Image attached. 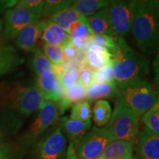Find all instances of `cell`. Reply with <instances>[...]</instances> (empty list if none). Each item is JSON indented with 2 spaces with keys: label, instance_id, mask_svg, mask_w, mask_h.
Returning a JSON list of instances; mask_svg holds the SVG:
<instances>
[{
  "label": "cell",
  "instance_id": "obj_7",
  "mask_svg": "<svg viewBox=\"0 0 159 159\" xmlns=\"http://www.w3.org/2000/svg\"><path fill=\"white\" fill-rule=\"evenodd\" d=\"M136 0H111L108 5L113 36L124 38L130 32Z\"/></svg>",
  "mask_w": 159,
  "mask_h": 159
},
{
  "label": "cell",
  "instance_id": "obj_5",
  "mask_svg": "<svg viewBox=\"0 0 159 159\" xmlns=\"http://www.w3.org/2000/svg\"><path fill=\"white\" fill-rule=\"evenodd\" d=\"M139 116L119 99H116L115 108L105 128L114 139L128 141L136 145L139 134Z\"/></svg>",
  "mask_w": 159,
  "mask_h": 159
},
{
  "label": "cell",
  "instance_id": "obj_23",
  "mask_svg": "<svg viewBox=\"0 0 159 159\" xmlns=\"http://www.w3.org/2000/svg\"><path fill=\"white\" fill-rule=\"evenodd\" d=\"M93 120L96 127L102 128L109 122L112 115L111 106L107 100L100 99L96 101L93 107Z\"/></svg>",
  "mask_w": 159,
  "mask_h": 159
},
{
  "label": "cell",
  "instance_id": "obj_2",
  "mask_svg": "<svg viewBox=\"0 0 159 159\" xmlns=\"http://www.w3.org/2000/svg\"><path fill=\"white\" fill-rule=\"evenodd\" d=\"M45 99L35 83L5 81L0 83V108L21 116H28L41 108Z\"/></svg>",
  "mask_w": 159,
  "mask_h": 159
},
{
  "label": "cell",
  "instance_id": "obj_29",
  "mask_svg": "<svg viewBox=\"0 0 159 159\" xmlns=\"http://www.w3.org/2000/svg\"><path fill=\"white\" fill-rule=\"evenodd\" d=\"M91 117H92V111H91V105L88 101L85 100L73 105L69 118L82 121V122H87L91 120Z\"/></svg>",
  "mask_w": 159,
  "mask_h": 159
},
{
  "label": "cell",
  "instance_id": "obj_3",
  "mask_svg": "<svg viewBox=\"0 0 159 159\" xmlns=\"http://www.w3.org/2000/svg\"><path fill=\"white\" fill-rule=\"evenodd\" d=\"M116 50L112 55L113 77L117 86L142 80L150 72L148 60L134 50L124 38L116 37Z\"/></svg>",
  "mask_w": 159,
  "mask_h": 159
},
{
  "label": "cell",
  "instance_id": "obj_19",
  "mask_svg": "<svg viewBox=\"0 0 159 159\" xmlns=\"http://www.w3.org/2000/svg\"><path fill=\"white\" fill-rule=\"evenodd\" d=\"M86 99V89L77 83L72 87L64 91L63 98L57 103L60 114H64L73 104L83 102Z\"/></svg>",
  "mask_w": 159,
  "mask_h": 159
},
{
  "label": "cell",
  "instance_id": "obj_25",
  "mask_svg": "<svg viewBox=\"0 0 159 159\" xmlns=\"http://www.w3.org/2000/svg\"><path fill=\"white\" fill-rule=\"evenodd\" d=\"M30 66L36 76L43 74L47 71H56V67L52 64L39 47L33 52Z\"/></svg>",
  "mask_w": 159,
  "mask_h": 159
},
{
  "label": "cell",
  "instance_id": "obj_21",
  "mask_svg": "<svg viewBox=\"0 0 159 159\" xmlns=\"http://www.w3.org/2000/svg\"><path fill=\"white\" fill-rule=\"evenodd\" d=\"M82 16H83L71 5L55 12L48 19L52 20L53 22L66 32L71 24L79 20Z\"/></svg>",
  "mask_w": 159,
  "mask_h": 159
},
{
  "label": "cell",
  "instance_id": "obj_17",
  "mask_svg": "<svg viewBox=\"0 0 159 159\" xmlns=\"http://www.w3.org/2000/svg\"><path fill=\"white\" fill-rule=\"evenodd\" d=\"M24 61V57L14 47H5L0 50V77L15 71Z\"/></svg>",
  "mask_w": 159,
  "mask_h": 159
},
{
  "label": "cell",
  "instance_id": "obj_36",
  "mask_svg": "<svg viewBox=\"0 0 159 159\" xmlns=\"http://www.w3.org/2000/svg\"><path fill=\"white\" fill-rule=\"evenodd\" d=\"M62 49H63V55H64L66 59L75 58V56H76L77 54V52H78L72 45L71 44V43L69 45L66 46V47H63V48H62Z\"/></svg>",
  "mask_w": 159,
  "mask_h": 159
},
{
  "label": "cell",
  "instance_id": "obj_35",
  "mask_svg": "<svg viewBox=\"0 0 159 159\" xmlns=\"http://www.w3.org/2000/svg\"><path fill=\"white\" fill-rule=\"evenodd\" d=\"M78 83L85 89L90 87L93 83H94V71L88 69H83L81 70L78 72Z\"/></svg>",
  "mask_w": 159,
  "mask_h": 159
},
{
  "label": "cell",
  "instance_id": "obj_11",
  "mask_svg": "<svg viewBox=\"0 0 159 159\" xmlns=\"http://www.w3.org/2000/svg\"><path fill=\"white\" fill-rule=\"evenodd\" d=\"M34 83L45 100L57 103L63 98L64 90L56 71H47L37 75Z\"/></svg>",
  "mask_w": 159,
  "mask_h": 159
},
{
  "label": "cell",
  "instance_id": "obj_38",
  "mask_svg": "<svg viewBox=\"0 0 159 159\" xmlns=\"http://www.w3.org/2000/svg\"><path fill=\"white\" fill-rule=\"evenodd\" d=\"M85 41L78 39V38H71V44L77 49V51H80L85 47Z\"/></svg>",
  "mask_w": 159,
  "mask_h": 159
},
{
  "label": "cell",
  "instance_id": "obj_9",
  "mask_svg": "<svg viewBox=\"0 0 159 159\" xmlns=\"http://www.w3.org/2000/svg\"><path fill=\"white\" fill-rule=\"evenodd\" d=\"M60 116L56 102L45 100L25 134V141L34 144L49 128L56 124Z\"/></svg>",
  "mask_w": 159,
  "mask_h": 159
},
{
  "label": "cell",
  "instance_id": "obj_27",
  "mask_svg": "<svg viewBox=\"0 0 159 159\" xmlns=\"http://www.w3.org/2000/svg\"><path fill=\"white\" fill-rule=\"evenodd\" d=\"M40 49L54 66H61L65 63L66 58L61 47L43 43Z\"/></svg>",
  "mask_w": 159,
  "mask_h": 159
},
{
  "label": "cell",
  "instance_id": "obj_40",
  "mask_svg": "<svg viewBox=\"0 0 159 159\" xmlns=\"http://www.w3.org/2000/svg\"><path fill=\"white\" fill-rule=\"evenodd\" d=\"M2 29H3V20L0 19V50H2L5 46H4V39L3 33H2Z\"/></svg>",
  "mask_w": 159,
  "mask_h": 159
},
{
  "label": "cell",
  "instance_id": "obj_14",
  "mask_svg": "<svg viewBox=\"0 0 159 159\" xmlns=\"http://www.w3.org/2000/svg\"><path fill=\"white\" fill-rule=\"evenodd\" d=\"M43 20L41 19L27 26L21 31L16 39L18 47L26 52H34L38 47V41L42 31Z\"/></svg>",
  "mask_w": 159,
  "mask_h": 159
},
{
  "label": "cell",
  "instance_id": "obj_30",
  "mask_svg": "<svg viewBox=\"0 0 159 159\" xmlns=\"http://www.w3.org/2000/svg\"><path fill=\"white\" fill-rule=\"evenodd\" d=\"M91 45H96L104 47L111 55L116 50V37L106 35H93L87 39Z\"/></svg>",
  "mask_w": 159,
  "mask_h": 159
},
{
  "label": "cell",
  "instance_id": "obj_34",
  "mask_svg": "<svg viewBox=\"0 0 159 159\" xmlns=\"http://www.w3.org/2000/svg\"><path fill=\"white\" fill-rule=\"evenodd\" d=\"M94 83L115 82L113 77L112 64L108 65L103 68L94 71Z\"/></svg>",
  "mask_w": 159,
  "mask_h": 159
},
{
  "label": "cell",
  "instance_id": "obj_26",
  "mask_svg": "<svg viewBox=\"0 0 159 159\" xmlns=\"http://www.w3.org/2000/svg\"><path fill=\"white\" fill-rule=\"evenodd\" d=\"M66 33L71 38H78L83 41H86L89 37L94 35L89 25L87 17L84 16L71 24Z\"/></svg>",
  "mask_w": 159,
  "mask_h": 159
},
{
  "label": "cell",
  "instance_id": "obj_31",
  "mask_svg": "<svg viewBox=\"0 0 159 159\" xmlns=\"http://www.w3.org/2000/svg\"><path fill=\"white\" fill-rule=\"evenodd\" d=\"M74 0H44L41 16L49 18L55 12L71 5Z\"/></svg>",
  "mask_w": 159,
  "mask_h": 159
},
{
  "label": "cell",
  "instance_id": "obj_28",
  "mask_svg": "<svg viewBox=\"0 0 159 159\" xmlns=\"http://www.w3.org/2000/svg\"><path fill=\"white\" fill-rule=\"evenodd\" d=\"M142 122L147 128L159 135V104L158 100L142 115Z\"/></svg>",
  "mask_w": 159,
  "mask_h": 159
},
{
  "label": "cell",
  "instance_id": "obj_15",
  "mask_svg": "<svg viewBox=\"0 0 159 159\" xmlns=\"http://www.w3.org/2000/svg\"><path fill=\"white\" fill-rule=\"evenodd\" d=\"M58 125L63 134L68 137L71 143L75 144L90 130L91 121L82 122L64 116L59 119Z\"/></svg>",
  "mask_w": 159,
  "mask_h": 159
},
{
  "label": "cell",
  "instance_id": "obj_43",
  "mask_svg": "<svg viewBox=\"0 0 159 159\" xmlns=\"http://www.w3.org/2000/svg\"><path fill=\"white\" fill-rule=\"evenodd\" d=\"M96 159H102V158H100V157H99V158H96Z\"/></svg>",
  "mask_w": 159,
  "mask_h": 159
},
{
  "label": "cell",
  "instance_id": "obj_12",
  "mask_svg": "<svg viewBox=\"0 0 159 159\" xmlns=\"http://www.w3.org/2000/svg\"><path fill=\"white\" fill-rule=\"evenodd\" d=\"M136 144L139 159H159V135L145 128L139 133Z\"/></svg>",
  "mask_w": 159,
  "mask_h": 159
},
{
  "label": "cell",
  "instance_id": "obj_20",
  "mask_svg": "<svg viewBox=\"0 0 159 159\" xmlns=\"http://www.w3.org/2000/svg\"><path fill=\"white\" fill-rule=\"evenodd\" d=\"M87 99L91 101L116 98L117 85L115 82L94 83L86 89Z\"/></svg>",
  "mask_w": 159,
  "mask_h": 159
},
{
  "label": "cell",
  "instance_id": "obj_41",
  "mask_svg": "<svg viewBox=\"0 0 159 159\" xmlns=\"http://www.w3.org/2000/svg\"><path fill=\"white\" fill-rule=\"evenodd\" d=\"M6 158V155H5V151L4 149L2 144L1 141H0V159H5Z\"/></svg>",
  "mask_w": 159,
  "mask_h": 159
},
{
  "label": "cell",
  "instance_id": "obj_33",
  "mask_svg": "<svg viewBox=\"0 0 159 159\" xmlns=\"http://www.w3.org/2000/svg\"><path fill=\"white\" fill-rule=\"evenodd\" d=\"M17 4L31 13L41 16L44 0H18Z\"/></svg>",
  "mask_w": 159,
  "mask_h": 159
},
{
  "label": "cell",
  "instance_id": "obj_42",
  "mask_svg": "<svg viewBox=\"0 0 159 159\" xmlns=\"http://www.w3.org/2000/svg\"><path fill=\"white\" fill-rule=\"evenodd\" d=\"M127 159H139V158H138V157L135 156L134 155H133V156H131L130 157H129V158H127Z\"/></svg>",
  "mask_w": 159,
  "mask_h": 159
},
{
  "label": "cell",
  "instance_id": "obj_37",
  "mask_svg": "<svg viewBox=\"0 0 159 159\" xmlns=\"http://www.w3.org/2000/svg\"><path fill=\"white\" fill-rule=\"evenodd\" d=\"M18 0H0V10L9 9L17 4Z\"/></svg>",
  "mask_w": 159,
  "mask_h": 159
},
{
  "label": "cell",
  "instance_id": "obj_8",
  "mask_svg": "<svg viewBox=\"0 0 159 159\" xmlns=\"http://www.w3.org/2000/svg\"><path fill=\"white\" fill-rule=\"evenodd\" d=\"M41 17L16 4L7 9L5 14L2 29L4 39L7 41L16 39L22 30L39 20Z\"/></svg>",
  "mask_w": 159,
  "mask_h": 159
},
{
  "label": "cell",
  "instance_id": "obj_4",
  "mask_svg": "<svg viewBox=\"0 0 159 159\" xmlns=\"http://www.w3.org/2000/svg\"><path fill=\"white\" fill-rule=\"evenodd\" d=\"M116 99L122 101L139 116L158 101L152 84L144 80L117 86Z\"/></svg>",
  "mask_w": 159,
  "mask_h": 159
},
{
  "label": "cell",
  "instance_id": "obj_32",
  "mask_svg": "<svg viewBox=\"0 0 159 159\" xmlns=\"http://www.w3.org/2000/svg\"><path fill=\"white\" fill-rule=\"evenodd\" d=\"M59 80L63 90L66 91L78 83V72L75 69H69L58 75Z\"/></svg>",
  "mask_w": 159,
  "mask_h": 159
},
{
  "label": "cell",
  "instance_id": "obj_18",
  "mask_svg": "<svg viewBox=\"0 0 159 159\" xmlns=\"http://www.w3.org/2000/svg\"><path fill=\"white\" fill-rule=\"evenodd\" d=\"M134 143L115 139L107 145L99 156L102 159H127L134 155Z\"/></svg>",
  "mask_w": 159,
  "mask_h": 159
},
{
  "label": "cell",
  "instance_id": "obj_13",
  "mask_svg": "<svg viewBox=\"0 0 159 159\" xmlns=\"http://www.w3.org/2000/svg\"><path fill=\"white\" fill-rule=\"evenodd\" d=\"M40 39L47 44L63 48L70 44L71 37L52 20L47 19L43 20V25Z\"/></svg>",
  "mask_w": 159,
  "mask_h": 159
},
{
  "label": "cell",
  "instance_id": "obj_22",
  "mask_svg": "<svg viewBox=\"0 0 159 159\" xmlns=\"http://www.w3.org/2000/svg\"><path fill=\"white\" fill-rule=\"evenodd\" d=\"M111 0H74L71 5L85 17L91 16L97 11L108 7Z\"/></svg>",
  "mask_w": 159,
  "mask_h": 159
},
{
  "label": "cell",
  "instance_id": "obj_24",
  "mask_svg": "<svg viewBox=\"0 0 159 159\" xmlns=\"http://www.w3.org/2000/svg\"><path fill=\"white\" fill-rule=\"evenodd\" d=\"M112 55L89 52L85 57V66L92 71H96L108 65L112 64Z\"/></svg>",
  "mask_w": 159,
  "mask_h": 159
},
{
  "label": "cell",
  "instance_id": "obj_16",
  "mask_svg": "<svg viewBox=\"0 0 159 159\" xmlns=\"http://www.w3.org/2000/svg\"><path fill=\"white\" fill-rule=\"evenodd\" d=\"M87 20L91 30L94 35L113 36L112 23L108 7L97 11L91 16L87 17Z\"/></svg>",
  "mask_w": 159,
  "mask_h": 159
},
{
  "label": "cell",
  "instance_id": "obj_6",
  "mask_svg": "<svg viewBox=\"0 0 159 159\" xmlns=\"http://www.w3.org/2000/svg\"><path fill=\"white\" fill-rule=\"evenodd\" d=\"M113 140L115 139L106 128L94 126L80 141L73 144L75 153L78 159H96Z\"/></svg>",
  "mask_w": 159,
  "mask_h": 159
},
{
  "label": "cell",
  "instance_id": "obj_10",
  "mask_svg": "<svg viewBox=\"0 0 159 159\" xmlns=\"http://www.w3.org/2000/svg\"><path fill=\"white\" fill-rule=\"evenodd\" d=\"M66 139L59 125L38 144V159H64L66 156Z\"/></svg>",
  "mask_w": 159,
  "mask_h": 159
},
{
  "label": "cell",
  "instance_id": "obj_1",
  "mask_svg": "<svg viewBox=\"0 0 159 159\" xmlns=\"http://www.w3.org/2000/svg\"><path fill=\"white\" fill-rule=\"evenodd\" d=\"M130 32L134 41L143 53L152 54L158 48V0H136Z\"/></svg>",
  "mask_w": 159,
  "mask_h": 159
},
{
  "label": "cell",
  "instance_id": "obj_39",
  "mask_svg": "<svg viewBox=\"0 0 159 159\" xmlns=\"http://www.w3.org/2000/svg\"><path fill=\"white\" fill-rule=\"evenodd\" d=\"M65 159H78L75 153L74 150V144L72 143H70L69 145L68 148L66 151V156Z\"/></svg>",
  "mask_w": 159,
  "mask_h": 159
}]
</instances>
